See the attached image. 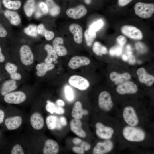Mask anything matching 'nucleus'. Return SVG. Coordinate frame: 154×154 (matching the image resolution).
I'll list each match as a JSON object with an SVG mask.
<instances>
[{
  "instance_id": "obj_1",
  "label": "nucleus",
  "mask_w": 154,
  "mask_h": 154,
  "mask_svg": "<svg viewBox=\"0 0 154 154\" xmlns=\"http://www.w3.org/2000/svg\"><path fill=\"white\" fill-rule=\"evenodd\" d=\"M124 137L127 140L133 142H140L143 141L145 137L144 132L141 129L134 126H127L123 131Z\"/></svg>"
},
{
  "instance_id": "obj_2",
  "label": "nucleus",
  "mask_w": 154,
  "mask_h": 154,
  "mask_svg": "<svg viewBox=\"0 0 154 154\" xmlns=\"http://www.w3.org/2000/svg\"><path fill=\"white\" fill-rule=\"evenodd\" d=\"M134 9L135 14L139 17L145 19L151 17L154 12V4L142 2L137 3Z\"/></svg>"
},
{
  "instance_id": "obj_3",
  "label": "nucleus",
  "mask_w": 154,
  "mask_h": 154,
  "mask_svg": "<svg viewBox=\"0 0 154 154\" xmlns=\"http://www.w3.org/2000/svg\"><path fill=\"white\" fill-rule=\"evenodd\" d=\"M4 101L11 104H19L24 102L26 98L25 93L22 91H18L9 93L3 96Z\"/></svg>"
},
{
  "instance_id": "obj_4",
  "label": "nucleus",
  "mask_w": 154,
  "mask_h": 154,
  "mask_svg": "<svg viewBox=\"0 0 154 154\" xmlns=\"http://www.w3.org/2000/svg\"><path fill=\"white\" fill-rule=\"evenodd\" d=\"M98 105L99 108L103 110L108 111L113 106V103L110 93L106 91L102 92L98 98Z\"/></svg>"
},
{
  "instance_id": "obj_5",
  "label": "nucleus",
  "mask_w": 154,
  "mask_h": 154,
  "mask_svg": "<svg viewBox=\"0 0 154 154\" xmlns=\"http://www.w3.org/2000/svg\"><path fill=\"white\" fill-rule=\"evenodd\" d=\"M123 117L125 122L131 126H135L139 123V119L133 107H125L123 111Z\"/></svg>"
},
{
  "instance_id": "obj_6",
  "label": "nucleus",
  "mask_w": 154,
  "mask_h": 154,
  "mask_svg": "<svg viewBox=\"0 0 154 154\" xmlns=\"http://www.w3.org/2000/svg\"><path fill=\"white\" fill-rule=\"evenodd\" d=\"M20 60L22 64L25 66H29L33 62L34 56L30 47L27 45L21 46L19 50Z\"/></svg>"
},
{
  "instance_id": "obj_7",
  "label": "nucleus",
  "mask_w": 154,
  "mask_h": 154,
  "mask_svg": "<svg viewBox=\"0 0 154 154\" xmlns=\"http://www.w3.org/2000/svg\"><path fill=\"white\" fill-rule=\"evenodd\" d=\"M69 84L76 88L82 90H87L89 87V81L85 78L78 75H73L68 79Z\"/></svg>"
},
{
  "instance_id": "obj_8",
  "label": "nucleus",
  "mask_w": 154,
  "mask_h": 154,
  "mask_svg": "<svg viewBox=\"0 0 154 154\" xmlns=\"http://www.w3.org/2000/svg\"><path fill=\"white\" fill-rule=\"evenodd\" d=\"M138 90V86L135 84L127 81L119 84L116 88L117 92L121 95L135 94Z\"/></svg>"
},
{
  "instance_id": "obj_9",
  "label": "nucleus",
  "mask_w": 154,
  "mask_h": 154,
  "mask_svg": "<svg viewBox=\"0 0 154 154\" xmlns=\"http://www.w3.org/2000/svg\"><path fill=\"white\" fill-rule=\"evenodd\" d=\"M95 127L96 133L99 138L109 139L112 137L114 133V131L112 127L106 126L100 122L96 123Z\"/></svg>"
},
{
  "instance_id": "obj_10",
  "label": "nucleus",
  "mask_w": 154,
  "mask_h": 154,
  "mask_svg": "<svg viewBox=\"0 0 154 154\" xmlns=\"http://www.w3.org/2000/svg\"><path fill=\"white\" fill-rule=\"evenodd\" d=\"M122 33L129 38L135 40H141L143 37V34L140 30L135 27L125 25L121 29Z\"/></svg>"
},
{
  "instance_id": "obj_11",
  "label": "nucleus",
  "mask_w": 154,
  "mask_h": 154,
  "mask_svg": "<svg viewBox=\"0 0 154 154\" xmlns=\"http://www.w3.org/2000/svg\"><path fill=\"white\" fill-rule=\"evenodd\" d=\"M139 81L149 86H152L154 82V76L148 73L145 68H139L137 70Z\"/></svg>"
},
{
  "instance_id": "obj_12",
  "label": "nucleus",
  "mask_w": 154,
  "mask_h": 154,
  "mask_svg": "<svg viewBox=\"0 0 154 154\" xmlns=\"http://www.w3.org/2000/svg\"><path fill=\"white\" fill-rule=\"evenodd\" d=\"M114 145L110 141L98 142L92 150L94 154H104L110 152L113 149Z\"/></svg>"
},
{
  "instance_id": "obj_13",
  "label": "nucleus",
  "mask_w": 154,
  "mask_h": 154,
  "mask_svg": "<svg viewBox=\"0 0 154 154\" xmlns=\"http://www.w3.org/2000/svg\"><path fill=\"white\" fill-rule=\"evenodd\" d=\"M22 121L21 116H15L6 118L5 119L3 123L7 129L13 130L16 129L20 127Z\"/></svg>"
},
{
  "instance_id": "obj_14",
  "label": "nucleus",
  "mask_w": 154,
  "mask_h": 154,
  "mask_svg": "<svg viewBox=\"0 0 154 154\" xmlns=\"http://www.w3.org/2000/svg\"><path fill=\"white\" fill-rule=\"evenodd\" d=\"M90 62L87 57L75 56L72 57L68 63L69 67L72 69H76L81 66L88 65Z\"/></svg>"
},
{
  "instance_id": "obj_15",
  "label": "nucleus",
  "mask_w": 154,
  "mask_h": 154,
  "mask_svg": "<svg viewBox=\"0 0 154 154\" xmlns=\"http://www.w3.org/2000/svg\"><path fill=\"white\" fill-rule=\"evenodd\" d=\"M82 124L79 119H72L70 123V127L71 131L78 137L84 138L86 136V134L82 128Z\"/></svg>"
},
{
  "instance_id": "obj_16",
  "label": "nucleus",
  "mask_w": 154,
  "mask_h": 154,
  "mask_svg": "<svg viewBox=\"0 0 154 154\" xmlns=\"http://www.w3.org/2000/svg\"><path fill=\"white\" fill-rule=\"evenodd\" d=\"M30 124L32 127L35 130L41 129L44 125V118L40 113L35 112L31 115L30 119Z\"/></svg>"
},
{
  "instance_id": "obj_17",
  "label": "nucleus",
  "mask_w": 154,
  "mask_h": 154,
  "mask_svg": "<svg viewBox=\"0 0 154 154\" xmlns=\"http://www.w3.org/2000/svg\"><path fill=\"white\" fill-rule=\"evenodd\" d=\"M67 15L74 19H79L85 16L87 12L85 7L83 5H79L75 8H71L66 11Z\"/></svg>"
},
{
  "instance_id": "obj_18",
  "label": "nucleus",
  "mask_w": 154,
  "mask_h": 154,
  "mask_svg": "<svg viewBox=\"0 0 154 154\" xmlns=\"http://www.w3.org/2000/svg\"><path fill=\"white\" fill-rule=\"evenodd\" d=\"M59 150L58 143L52 139H48L44 143L42 153L44 154H56L58 153Z\"/></svg>"
},
{
  "instance_id": "obj_19",
  "label": "nucleus",
  "mask_w": 154,
  "mask_h": 154,
  "mask_svg": "<svg viewBox=\"0 0 154 154\" xmlns=\"http://www.w3.org/2000/svg\"><path fill=\"white\" fill-rule=\"evenodd\" d=\"M15 80L10 79L3 82L0 87V94L3 96L6 94L12 92L17 88Z\"/></svg>"
},
{
  "instance_id": "obj_20",
  "label": "nucleus",
  "mask_w": 154,
  "mask_h": 154,
  "mask_svg": "<svg viewBox=\"0 0 154 154\" xmlns=\"http://www.w3.org/2000/svg\"><path fill=\"white\" fill-rule=\"evenodd\" d=\"M131 77V74L128 72L120 74L113 71L109 75V78L111 80L116 84H121L129 80Z\"/></svg>"
},
{
  "instance_id": "obj_21",
  "label": "nucleus",
  "mask_w": 154,
  "mask_h": 154,
  "mask_svg": "<svg viewBox=\"0 0 154 154\" xmlns=\"http://www.w3.org/2000/svg\"><path fill=\"white\" fill-rule=\"evenodd\" d=\"M63 43L64 40L60 37H56L53 41V47L57 55L60 56H64L67 53L66 49L63 45Z\"/></svg>"
},
{
  "instance_id": "obj_22",
  "label": "nucleus",
  "mask_w": 154,
  "mask_h": 154,
  "mask_svg": "<svg viewBox=\"0 0 154 154\" xmlns=\"http://www.w3.org/2000/svg\"><path fill=\"white\" fill-rule=\"evenodd\" d=\"M3 14L11 25L17 26L21 23V20L20 17L17 12L7 9L4 11Z\"/></svg>"
},
{
  "instance_id": "obj_23",
  "label": "nucleus",
  "mask_w": 154,
  "mask_h": 154,
  "mask_svg": "<svg viewBox=\"0 0 154 154\" xmlns=\"http://www.w3.org/2000/svg\"><path fill=\"white\" fill-rule=\"evenodd\" d=\"M70 31L74 35V41L78 44L81 43L82 39V27L76 24H73L69 27Z\"/></svg>"
},
{
  "instance_id": "obj_24",
  "label": "nucleus",
  "mask_w": 154,
  "mask_h": 154,
  "mask_svg": "<svg viewBox=\"0 0 154 154\" xmlns=\"http://www.w3.org/2000/svg\"><path fill=\"white\" fill-rule=\"evenodd\" d=\"M54 67V65L52 63L45 62L38 64L36 66V74L38 77L43 76L47 72L52 70Z\"/></svg>"
},
{
  "instance_id": "obj_25",
  "label": "nucleus",
  "mask_w": 154,
  "mask_h": 154,
  "mask_svg": "<svg viewBox=\"0 0 154 154\" xmlns=\"http://www.w3.org/2000/svg\"><path fill=\"white\" fill-rule=\"evenodd\" d=\"M44 48L47 54V56L44 60L45 62L52 63L53 62H56L58 56L53 47L50 44H47L45 46Z\"/></svg>"
},
{
  "instance_id": "obj_26",
  "label": "nucleus",
  "mask_w": 154,
  "mask_h": 154,
  "mask_svg": "<svg viewBox=\"0 0 154 154\" xmlns=\"http://www.w3.org/2000/svg\"><path fill=\"white\" fill-rule=\"evenodd\" d=\"M83 110L82 104L80 101H77L74 104L71 112L72 116L75 119H80L83 117Z\"/></svg>"
},
{
  "instance_id": "obj_27",
  "label": "nucleus",
  "mask_w": 154,
  "mask_h": 154,
  "mask_svg": "<svg viewBox=\"0 0 154 154\" xmlns=\"http://www.w3.org/2000/svg\"><path fill=\"white\" fill-rule=\"evenodd\" d=\"M35 0H27L25 3L23 9L25 14L28 17L32 16L35 8Z\"/></svg>"
},
{
  "instance_id": "obj_28",
  "label": "nucleus",
  "mask_w": 154,
  "mask_h": 154,
  "mask_svg": "<svg viewBox=\"0 0 154 154\" xmlns=\"http://www.w3.org/2000/svg\"><path fill=\"white\" fill-rule=\"evenodd\" d=\"M46 3L48 7V12L51 16H56L60 13V8L53 0H46Z\"/></svg>"
},
{
  "instance_id": "obj_29",
  "label": "nucleus",
  "mask_w": 154,
  "mask_h": 154,
  "mask_svg": "<svg viewBox=\"0 0 154 154\" xmlns=\"http://www.w3.org/2000/svg\"><path fill=\"white\" fill-rule=\"evenodd\" d=\"M2 2L4 6L9 10H17L21 5V2L18 0H2Z\"/></svg>"
},
{
  "instance_id": "obj_30",
  "label": "nucleus",
  "mask_w": 154,
  "mask_h": 154,
  "mask_svg": "<svg viewBox=\"0 0 154 154\" xmlns=\"http://www.w3.org/2000/svg\"><path fill=\"white\" fill-rule=\"evenodd\" d=\"M93 52L97 55L102 56L107 53V48L98 42H95L92 47Z\"/></svg>"
},
{
  "instance_id": "obj_31",
  "label": "nucleus",
  "mask_w": 154,
  "mask_h": 154,
  "mask_svg": "<svg viewBox=\"0 0 154 154\" xmlns=\"http://www.w3.org/2000/svg\"><path fill=\"white\" fill-rule=\"evenodd\" d=\"M57 121L56 116L52 115L48 116L46 119V122L48 129L51 130L55 129L56 127Z\"/></svg>"
},
{
  "instance_id": "obj_32",
  "label": "nucleus",
  "mask_w": 154,
  "mask_h": 154,
  "mask_svg": "<svg viewBox=\"0 0 154 154\" xmlns=\"http://www.w3.org/2000/svg\"><path fill=\"white\" fill-rule=\"evenodd\" d=\"M84 37L87 45L90 46L92 45L96 37V32L90 31L88 29H86L84 33Z\"/></svg>"
},
{
  "instance_id": "obj_33",
  "label": "nucleus",
  "mask_w": 154,
  "mask_h": 154,
  "mask_svg": "<svg viewBox=\"0 0 154 154\" xmlns=\"http://www.w3.org/2000/svg\"><path fill=\"white\" fill-rule=\"evenodd\" d=\"M24 32L29 36L36 37L37 35V27L34 24H30L24 29Z\"/></svg>"
},
{
  "instance_id": "obj_34",
  "label": "nucleus",
  "mask_w": 154,
  "mask_h": 154,
  "mask_svg": "<svg viewBox=\"0 0 154 154\" xmlns=\"http://www.w3.org/2000/svg\"><path fill=\"white\" fill-rule=\"evenodd\" d=\"M4 68L9 75L17 72L18 70L17 66L15 64L9 62L5 63Z\"/></svg>"
},
{
  "instance_id": "obj_35",
  "label": "nucleus",
  "mask_w": 154,
  "mask_h": 154,
  "mask_svg": "<svg viewBox=\"0 0 154 154\" xmlns=\"http://www.w3.org/2000/svg\"><path fill=\"white\" fill-rule=\"evenodd\" d=\"M104 23L102 20L100 19L92 23L88 29L91 32H96L102 27Z\"/></svg>"
},
{
  "instance_id": "obj_36",
  "label": "nucleus",
  "mask_w": 154,
  "mask_h": 154,
  "mask_svg": "<svg viewBox=\"0 0 154 154\" xmlns=\"http://www.w3.org/2000/svg\"><path fill=\"white\" fill-rule=\"evenodd\" d=\"M64 92L66 99L69 101H72L74 98L73 91L72 88L69 85L65 86Z\"/></svg>"
},
{
  "instance_id": "obj_37",
  "label": "nucleus",
  "mask_w": 154,
  "mask_h": 154,
  "mask_svg": "<svg viewBox=\"0 0 154 154\" xmlns=\"http://www.w3.org/2000/svg\"><path fill=\"white\" fill-rule=\"evenodd\" d=\"M122 52V46L119 45L113 46L109 50L110 54L112 56H119L121 55Z\"/></svg>"
},
{
  "instance_id": "obj_38",
  "label": "nucleus",
  "mask_w": 154,
  "mask_h": 154,
  "mask_svg": "<svg viewBox=\"0 0 154 154\" xmlns=\"http://www.w3.org/2000/svg\"><path fill=\"white\" fill-rule=\"evenodd\" d=\"M11 154H24V152L22 146L17 144L14 145L10 152Z\"/></svg>"
},
{
  "instance_id": "obj_39",
  "label": "nucleus",
  "mask_w": 154,
  "mask_h": 154,
  "mask_svg": "<svg viewBox=\"0 0 154 154\" xmlns=\"http://www.w3.org/2000/svg\"><path fill=\"white\" fill-rule=\"evenodd\" d=\"M47 103L45 106L46 110L50 113L53 114L55 112L57 106L49 100L47 101Z\"/></svg>"
},
{
  "instance_id": "obj_40",
  "label": "nucleus",
  "mask_w": 154,
  "mask_h": 154,
  "mask_svg": "<svg viewBox=\"0 0 154 154\" xmlns=\"http://www.w3.org/2000/svg\"><path fill=\"white\" fill-rule=\"evenodd\" d=\"M135 46L136 50L141 53H145L147 50L146 46L141 42H139L135 44Z\"/></svg>"
},
{
  "instance_id": "obj_41",
  "label": "nucleus",
  "mask_w": 154,
  "mask_h": 154,
  "mask_svg": "<svg viewBox=\"0 0 154 154\" xmlns=\"http://www.w3.org/2000/svg\"><path fill=\"white\" fill-rule=\"evenodd\" d=\"M126 54L128 57V60L129 63L131 65L135 64L136 61L135 57L133 55L132 50H127Z\"/></svg>"
},
{
  "instance_id": "obj_42",
  "label": "nucleus",
  "mask_w": 154,
  "mask_h": 154,
  "mask_svg": "<svg viewBox=\"0 0 154 154\" xmlns=\"http://www.w3.org/2000/svg\"><path fill=\"white\" fill-rule=\"evenodd\" d=\"M126 38L122 35L118 36L116 39V41L119 45L122 46L125 45L127 42Z\"/></svg>"
},
{
  "instance_id": "obj_43",
  "label": "nucleus",
  "mask_w": 154,
  "mask_h": 154,
  "mask_svg": "<svg viewBox=\"0 0 154 154\" xmlns=\"http://www.w3.org/2000/svg\"><path fill=\"white\" fill-rule=\"evenodd\" d=\"M44 36L46 40L50 41L54 38V34L53 31L46 30L44 33Z\"/></svg>"
},
{
  "instance_id": "obj_44",
  "label": "nucleus",
  "mask_w": 154,
  "mask_h": 154,
  "mask_svg": "<svg viewBox=\"0 0 154 154\" xmlns=\"http://www.w3.org/2000/svg\"><path fill=\"white\" fill-rule=\"evenodd\" d=\"M46 30L45 29L44 25L42 24H39L37 27V31L38 34L44 35Z\"/></svg>"
},
{
  "instance_id": "obj_45",
  "label": "nucleus",
  "mask_w": 154,
  "mask_h": 154,
  "mask_svg": "<svg viewBox=\"0 0 154 154\" xmlns=\"http://www.w3.org/2000/svg\"><path fill=\"white\" fill-rule=\"evenodd\" d=\"M11 79L16 80H20L22 78L21 75L19 73L17 72L9 75Z\"/></svg>"
},
{
  "instance_id": "obj_46",
  "label": "nucleus",
  "mask_w": 154,
  "mask_h": 154,
  "mask_svg": "<svg viewBox=\"0 0 154 154\" xmlns=\"http://www.w3.org/2000/svg\"><path fill=\"white\" fill-rule=\"evenodd\" d=\"M39 7L43 12L45 14L48 12V9L46 4L44 2H41L39 4Z\"/></svg>"
},
{
  "instance_id": "obj_47",
  "label": "nucleus",
  "mask_w": 154,
  "mask_h": 154,
  "mask_svg": "<svg viewBox=\"0 0 154 154\" xmlns=\"http://www.w3.org/2000/svg\"><path fill=\"white\" fill-rule=\"evenodd\" d=\"M72 151L74 153L78 154H83L84 151L80 147L74 146L72 148Z\"/></svg>"
},
{
  "instance_id": "obj_48",
  "label": "nucleus",
  "mask_w": 154,
  "mask_h": 154,
  "mask_svg": "<svg viewBox=\"0 0 154 154\" xmlns=\"http://www.w3.org/2000/svg\"><path fill=\"white\" fill-rule=\"evenodd\" d=\"M80 147L83 149L84 151L89 150L91 148L90 145L88 143L85 141L81 142Z\"/></svg>"
},
{
  "instance_id": "obj_49",
  "label": "nucleus",
  "mask_w": 154,
  "mask_h": 154,
  "mask_svg": "<svg viewBox=\"0 0 154 154\" xmlns=\"http://www.w3.org/2000/svg\"><path fill=\"white\" fill-rule=\"evenodd\" d=\"M133 0H118V3L120 6L123 7L126 5Z\"/></svg>"
},
{
  "instance_id": "obj_50",
  "label": "nucleus",
  "mask_w": 154,
  "mask_h": 154,
  "mask_svg": "<svg viewBox=\"0 0 154 154\" xmlns=\"http://www.w3.org/2000/svg\"><path fill=\"white\" fill-rule=\"evenodd\" d=\"M6 57L3 52L2 49L0 46V64L4 63L6 60Z\"/></svg>"
},
{
  "instance_id": "obj_51",
  "label": "nucleus",
  "mask_w": 154,
  "mask_h": 154,
  "mask_svg": "<svg viewBox=\"0 0 154 154\" xmlns=\"http://www.w3.org/2000/svg\"><path fill=\"white\" fill-rule=\"evenodd\" d=\"M5 116L4 111L0 108V125L3 123L5 119Z\"/></svg>"
},
{
  "instance_id": "obj_52",
  "label": "nucleus",
  "mask_w": 154,
  "mask_h": 154,
  "mask_svg": "<svg viewBox=\"0 0 154 154\" xmlns=\"http://www.w3.org/2000/svg\"><path fill=\"white\" fill-rule=\"evenodd\" d=\"M64 110L63 108L57 106L55 112L58 114H62L64 113Z\"/></svg>"
},
{
  "instance_id": "obj_53",
  "label": "nucleus",
  "mask_w": 154,
  "mask_h": 154,
  "mask_svg": "<svg viewBox=\"0 0 154 154\" xmlns=\"http://www.w3.org/2000/svg\"><path fill=\"white\" fill-rule=\"evenodd\" d=\"M56 103L57 106L60 107H62L65 105V103L64 101L60 99L57 100L56 101Z\"/></svg>"
},
{
  "instance_id": "obj_54",
  "label": "nucleus",
  "mask_w": 154,
  "mask_h": 154,
  "mask_svg": "<svg viewBox=\"0 0 154 154\" xmlns=\"http://www.w3.org/2000/svg\"><path fill=\"white\" fill-rule=\"evenodd\" d=\"M82 140L79 138L74 137L73 138L72 140V143L75 145H78L81 143Z\"/></svg>"
},
{
  "instance_id": "obj_55",
  "label": "nucleus",
  "mask_w": 154,
  "mask_h": 154,
  "mask_svg": "<svg viewBox=\"0 0 154 154\" xmlns=\"http://www.w3.org/2000/svg\"><path fill=\"white\" fill-rule=\"evenodd\" d=\"M61 124L64 126H65L67 124V121L66 118L63 116L61 117L60 119Z\"/></svg>"
},
{
  "instance_id": "obj_56",
  "label": "nucleus",
  "mask_w": 154,
  "mask_h": 154,
  "mask_svg": "<svg viewBox=\"0 0 154 154\" xmlns=\"http://www.w3.org/2000/svg\"><path fill=\"white\" fill-rule=\"evenodd\" d=\"M122 58L123 60L125 61H127L128 57L126 54H123L122 55Z\"/></svg>"
},
{
  "instance_id": "obj_57",
  "label": "nucleus",
  "mask_w": 154,
  "mask_h": 154,
  "mask_svg": "<svg viewBox=\"0 0 154 154\" xmlns=\"http://www.w3.org/2000/svg\"><path fill=\"white\" fill-rule=\"evenodd\" d=\"M41 15V13L40 12L38 11L35 14V16L36 17L38 18L40 17Z\"/></svg>"
},
{
  "instance_id": "obj_58",
  "label": "nucleus",
  "mask_w": 154,
  "mask_h": 154,
  "mask_svg": "<svg viewBox=\"0 0 154 154\" xmlns=\"http://www.w3.org/2000/svg\"><path fill=\"white\" fill-rule=\"evenodd\" d=\"M88 114V111L86 110H83V115H86Z\"/></svg>"
},
{
  "instance_id": "obj_59",
  "label": "nucleus",
  "mask_w": 154,
  "mask_h": 154,
  "mask_svg": "<svg viewBox=\"0 0 154 154\" xmlns=\"http://www.w3.org/2000/svg\"><path fill=\"white\" fill-rule=\"evenodd\" d=\"M92 0H84L85 3L87 4H89L91 2Z\"/></svg>"
},
{
  "instance_id": "obj_60",
  "label": "nucleus",
  "mask_w": 154,
  "mask_h": 154,
  "mask_svg": "<svg viewBox=\"0 0 154 154\" xmlns=\"http://www.w3.org/2000/svg\"><path fill=\"white\" fill-rule=\"evenodd\" d=\"M2 80V77L0 76V81Z\"/></svg>"
},
{
  "instance_id": "obj_61",
  "label": "nucleus",
  "mask_w": 154,
  "mask_h": 154,
  "mask_svg": "<svg viewBox=\"0 0 154 154\" xmlns=\"http://www.w3.org/2000/svg\"><path fill=\"white\" fill-rule=\"evenodd\" d=\"M1 135V132L0 130V136Z\"/></svg>"
},
{
  "instance_id": "obj_62",
  "label": "nucleus",
  "mask_w": 154,
  "mask_h": 154,
  "mask_svg": "<svg viewBox=\"0 0 154 154\" xmlns=\"http://www.w3.org/2000/svg\"><path fill=\"white\" fill-rule=\"evenodd\" d=\"M0 7H1V3L0 1Z\"/></svg>"
}]
</instances>
